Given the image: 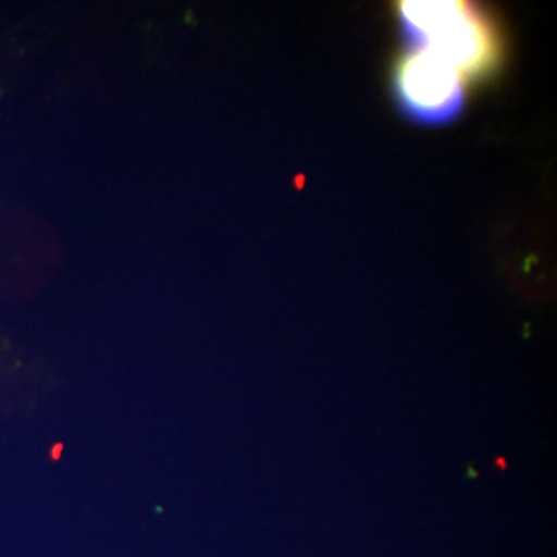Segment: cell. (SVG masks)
<instances>
[{"label": "cell", "mask_w": 557, "mask_h": 557, "mask_svg": "<svg viewBox=\"0 0 557 557\" xmlns=\"http://www.w3.org/2000/svg\"><path fill=\"white\" fill-rule=\"evenodd\" d=\"M398 11L410 49L432 51L448 61L465 83L487 78L500 64V32L479 7L456 0H406Z\"/></svg>", "instance_id": "obj_1"}, {"label": "cell", "mask_w": 557, "mask_h": 557, "mask_svg": "<svg viewBox=\"0 0 557 557\" xmlns=\"http://www.w3.org/2000/svg\"><path fill=\"white\" fill-rule=\"evenodd\" d=\"M465 79L448 61L423 49H410L395 70V94L403 110L421 123L454 119L465 102Z\"/></svg>", "instance_id": "obj_2"}]
</instances>
